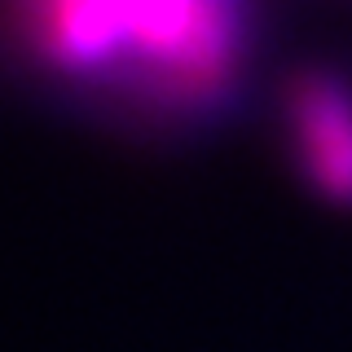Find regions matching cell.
<instances>
[{"instance_id":"obj_2","label":"cell","mask_w":352,"mask_h":352,"mask_svg":"<svg viewBox=\"0 0 352 352\" xmlns=\"http://www.w3.org/2000/svg\"><path fill=\"white\" fill-rule=\"evenodd\" d=\"M286 146L322 198L352 207V75L304 71L286 88Z\"/></svg>"},{"instance_id":"obj_1","label":"cell","mask_w":352,"mask_h":352,"mask_svg":"<svg viewBox=\"0 0 352 352\" xmlns=\"http://www.w3.org/2000/svg\"><path fill=\"white\" fill-rule=\"evenodd\" d=\"M36 62L119 102L203 115L247 71L251 0H14Z\"/></svg>"}]
</instances>
